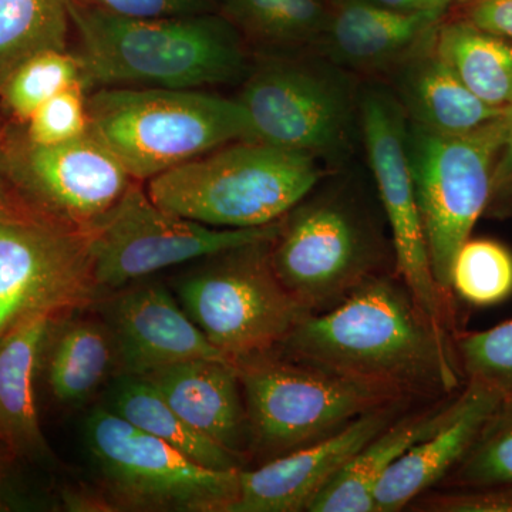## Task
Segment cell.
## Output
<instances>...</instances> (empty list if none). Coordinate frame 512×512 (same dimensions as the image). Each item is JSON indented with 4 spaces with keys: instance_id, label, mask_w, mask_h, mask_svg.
<instances>
[{
    "instance_id": "cell-16",
    "label": "cell",
    "mask_w": 512,
    "mask_h": 512,
    "mask_svg": "<svg viewBox=\"0 0 512 512\" xmlns=\"http://www.w3.org/2000/svg\"><path fill=\"white\" fill-rule=\"evenodd\" d=\"M420 403L393 402L370 410L335 436L241 471L237 503L229 512L309 511L320 491L397 417Z\"/></svg>"
},
{
    "instance_id": "cell-30",
    "label": "cell",
    "mask_w": 512,
    "mask_h": 512,
    "mask_svg": "<svg viewBox=\"0 0 512 512\" xmlns=\"http://www.w3.org/2000/svg\"><path fill=\"white\" fill-rule=\"evenodd\" d=\"M82 82L80 63L67 50H49L30 57L2 86L12 113L28 121L43 103L72 84Z\"/></svg>"
},
{
    "instance_id": "cell-12",
    "label": "cell",
    "mask_w": 512,
    "mask_h": 512,
    "mask_svg": "<svg viewBox=\"0 0 512 512\" xmlns=\"http://www.w3.org/2000/svg\"><path fill=\"white\" fill-rule=\"evenodd\" d=\"M359 123L360 140L375 178L387 229L392 235L396 274L430 319L454 335L460 330L457 298L443 292L431 271L407 154L409 121L384 80H362Z\"/></svg>"
},
{
    "instance_id": "cell-19",
    "label": "cell",
    "mask_w": 512,
    "mask_h": 512,
    "mask_svg": "<svg viewBox=\"0 0 512 512\" xmlns=\"http://www.w3.org/2000/svg\"><path fill=\"white\" fill-rule=\"evenodd\" d=\"M195 430L249 460V430L237 366L195 359L141 376Z\"/></svg>"
},
{
    "instance_id": "cell-25",
    "label": "cell",
    "mask_w": 512,
    "mask_h": 512,
    "mask_svg": "<svg viewBox=\"0 0 512 512\" xmlns=\"http://www.w3.org/2000/svg\"><path fill=\"white\" fill-rule=\"evenodd\" d=\"M220 12L252 55L289 56L319 49L330 5L322 0H220Z\"/></svg>"
},
{
    "instance_id": "cell-28",
    "label": "cell",
    "mask_w": 512,
    "mask_h": 512,
    "mask_svg": "<svg viewBox=\"0 0 512 512\" xmlns=\"http://www.w3.org/2000/svg\"><path fill=\"white\" fill-rule=\"evenodd\" d=\"M457 299L477 308L500 305L512 295V252L501 242L468 238L451 268Z\"/></svg>"
},
{
    "instance_id": "cell-9",
    "label": "cell",
    "mask_w": 512,
    "mask_h": 512,
    "mask_svg": "<svg viewBox=\"0 0 512 512\" xmlns=\"http://www.w3.org/2000/svg\"><path fill=\"white\" fill-rule=\"evenodd\" d=\"M272 239L198 259L174 282L184 311L232 362L278 348L311 315L276 275Z\"/></svg>"
},
{
    "instance_id": "cell-4",
    "label": "cell",
    "mask_w": 512,
    "mask_h": 512,
    "mask_svg": "<svg viewBox=\"0 0 512 512\" xmlns=\"http://www.w3.org/2000/svg\"><path fill=\"white\" fill-rule=\"evenodd\" d=\"M332 173L318 158L242 138L148 180L151 200L215 228H258L284 218Z\"/></svg>"
},
{
    "instance_id": "cell-23",
    "label": "cell",
    "mask_w": 512,
    "mask_h": 512,
    "mask_svg": "<svg viewBox=\"0 0 512 512\" xmlns=\"http://www.w3.org/2000/svg\"><path fill=\"white\" fill-rule=\"evenodd\" d=\"M90 313L92 308L62 313L47 329L39 370L60 406H83L119 376L109 329L96 311Z\"/></svg>"
},
{
    "instance_id": "cell-36",
    "label": "cell",
    "mask_w": 512,
    "mask_h": 512,
    "mask_svg": "<svg viewBox=\"0 0 512 512\" xmlns=\"http://www.w3.org/2000/svg\"><path fill=\"white\" fill-rule=\"evenodd\" d=\"M448 13L512 40V0H460Z\"/></svg>"
},
{
    "instance_id": "cell-32",
    "label": "cell",
    "mask_w": 512,
    "mask_h": 512,
    "mask_svg": "<svg viewBox=\"0 0 512 512\" xmlns=\"http://www.w3.org/2000/svg\"><path fill=\"white\" fill-rule=\"evenodd\" d=\"M84 92L82 82H77L43 103L28 120L30 143L57 146L86 136L90 124Z\"/></svg>"
},
{
    "instance_id": "cell-8",
    "label": "cell",
    "mask_w": 512,
    "mask_h": 512,
    "mask_svg": "<svg viewBox=\"0 0 512 512\" xmlns=\"http://www.w3.org/2000/svg\"><path fill=\"white\" fill-rule=\"evenodd\" d=\"M84 443L104 511L229 512L237 503L241 471L201 466L109 407L87 417Z\"/></svg>"
},
{
    "instance_id": "cell-40",
    "label": "cell",
    "mask_w": 512,
    "mask_h": 512,
    "mask_svg": "<svg viewBox=\"0 0 512 512\" xmlns=\"http://www.w3.org/2000/svg\"><path fill=\"white\" fill-rule=\"evenodd\" d=\"M322 2L328 3V5H333V3L338 2V0H322Z\"/></svg>"
},
{
    "instance_id": "cell-33",
    "label": "cell",
    "mask_w": 512,
    "mask_h": 512,
    "mask_svg": "<svg viewBox=\"0 0 512 512\" xmlns=\"http://www.w3.org/2000/svg\"><path fill=\"white\" fill-rule=\"evenodd\" d=\"M407 510L414 512H512V480L453 490H430Z\"/></svg>"
},
{
    "instance_id": "cell-5",
    "label": "cell",
    "mask_w": 512,
    "mask_h": 512,
    "mask_svg": "<svg viewBox=\"0 0 512 512\" xmlns=\"http://www.w3.org/2000/svg\"><path fill=\"white\" fill-rule=\"evenodd\" d=\"M90 133L137 181L242 138H254L238 99L200 89L101 87L87 97Z\"/></svg>"
},
{
    "instance_id": "cell-14",
    "label": "cell",
    "mask_w": 512,
    "mask_h": 512,
    "mask_svg": "<svg viewBox=\"0 0 512 512\" xmlns=\"http://www.w3.org/2000/svg\"><path fill=\"white\" fill-rule=\"evenodd\" d=\"M15 174L28 201L84 231H92L137 181L90 131L57 146L29 141Z\"/></svg>"
},
{
    "instance_id": "cell-17",
    "label": "cell",
    "mask_w": 512,
    "mask_h": 512,
    "mask_svg": "<svg viewBox=\"0 0 512 512\" xmlns=\"http://www.w3.org/2000/svg\"><path fill=\"white\" fill-rule=\"evenodd\" d=\"M447 13L437 8L402 12L363 0H338L330 5L318 52L362 80H384Z\"/></svg>"
},
{
    "instance_id": "cell-21",
    "label": "cell",
    "mask_w": 512,
    "mask_h": 512,
    "mask_svg": "<svg viewBox=\"0 0 512 512\" xmlns=\"http://www.w3.org/2000/svg\"><path fill=\"white\" fill-rule=\"evenodd\" d=\"M461 389L443 399L413 406L397 417L320 491L308 512H376L373 495L379 481L406 451L453 416Z\"/></svg>"
},
{
    "instance_id": "cell-13",
    "label": "cell",
    "mask_w": 512,
    "mask_h": 512,
    "mask_svg": "<svg viewBox=\"0 0 512 512\" xmlns=\"http://www.w3.org/2000/svg\"><path fill=\"white\" fill-rule=\"evenodd\" d=\"M281 220L258 228L208 227L158 207L136 181L90 231L97 301L171 266L275 238Z\"/></svg>"
},
{
    "instance_id": "cell-31",
    "label": "cell",
    "mask_w": 512,
    "mask_h": 512,
    "mask_svg": "<svg viewBox=\"0 0 512 512\" xmlns=\"http://www.w3.org/2000/svg\"><path fill=\"white\" fill-rule=\"evenodd\" d=\"M453 343L464 379L487 384L501 397H512V319L477 332L460 329Z\"/></svg>"
},
{
    "instance_id": "cell-34",
    "label": "cell",
    "mask_w": 512,
    "mask_h": 512,
    "mask_svg": "<svg viewBox=\"0 0 512 512\" xmlns=\"http://www.w3.org/2000/svg\"><path fill=\"white\" fill-rule=\"evenodd\" d=\"M113 15L137 19L185 18L220 12V0H74Z\"/></svg>"
},
{
    "instance_id": "cell-26",
    "label": "cell",
    "mask_w": 512,
    "mask_h": 512,
    "mask_svg": "<svg viewBox=\"0 0 512 512\" xmlns=\"http://www.w3.org/2000/svg\"><path fill=\"white\" fill-rule=\"evenodd\" d=\"M437 53L471 93L498 110L512 107V40L447 13L433 33Z\"/></svg>"
},
{
    "instance_id": "cell-6",
    "label": "cell",
    "mask_w": 512,
    "mask_h": 512,
    "mask_svg": "<svg viewBox=\"0 0 512 512\" xmlns=\"http://www.w3.org/2000/svg\"><path fill=\"white\" fill-rule=\"evenodd\" d=\"M360 86L359 76L318 50L258 56L237 99L255 140L309 154L335 173L360 140Z\"/></svg>"
},
{
    "instance_id": "cell-3",
    "label": "cell",
    "mask_w": 512,
    "mask_h": 512,
    "mask_svg": "<svg viewBox=\"0 0 512 512\" xmlns=\"http://www.w3.org/2000/svg\"><path fill=\"white\" fill-rule=\"evenodd\" d=\"M326 175L281 220L276 275L303 308L329 311L373 276L396 272L379 212L348 178Z\"/></svg>"
},
{
    "instance_id": "cell-29",
    "label": "cell",
    "mask_w": 512,
    "mask_h": 512,
    "mask_svg": "<svg viewBox=\"0 0 512 512\" xmlns=\"http://www.w3.org/2000/svg\"><path fill=\"white\" fill-rule=\"evenodd\" d=\"M512 480V397H503L476 440L434 490L474 488Z\"/></svg>"
},
{
    "instance_id": "cell-37",
    "label": "cell",
    "mask_w": 512,
    "mask_h": 512,
    "mask_svg": "<svg viewBox=\"0 0 512 512\" xmlns=\"http://www.w3.org/2000/svg\"><path fill=\"white\" fill-rule=\"evenodd\" d=\"M19 458L0 443V511L22 507V495L15 483L16 464Z\"/></svg>"
},
{
    "instance_id": "cell-18",
    "label": "cell",
    "mask_w": 512,
    "mask_h": 512,
    "mask_svg": "<svg viewBox=\"0 0 512 512\" xmlns=\"http://www.w3.org/2000/svg\"><path fill=\"white\" fill-rule=\"evenodd\" d=\"M503 397L487 384L466 380L456 412L393 464L375 490L376 512L407 510L419 495L439 487L476 440Z\"/></svg>"
},
{
    "instance_id": "cell-10",
    "label": "cell",
    "mask_w": 512,
    "mask_h": 512,
    "mask_svg": "<svg viewBox=\"0 0 512 512\" xmlns=\"http://www.w3.org/2000/svg\"><path fill=\"white\" fill-rule=\"evenodd\" d=\"M96 301L92 232L0 187V336L28 316Z\"/></svg>"
},
{
    "instance_id": "cell-22",
    "label": "cell",
    "mask_w": 512,
    "mask_h": 512,
    "mask_svg": "<svg viewBox=\"0 0 512 512\" xmlns=\"http://www.w3.org/2000/svg\"><path fill=\"white\" fill-rule=\"evenodd\" d=\"M46 313L19 320L0 336V443L20 461L53 463L36 403V376L47 329Z\"/></svg>"
},
{
    "instance_id": "cell-15",
    "label": "cell",
    "mask_w": 512,
    "mask_h": 512,
    "mask_svg": "<svg viewBox=\"0 0 512 512\" xmlns=\"http://www.w3.org/2000/svg\"><path fill=\"white\" fill-rule=\"evenodd\" d=\"M92 309L113 338L119 375L144 376L187 360H229L161 282H131L104 295Z\"/></svg>"
},
{
    "instance_id": "cell-11",
    "label": "cell",
    "mask_w": 512,
    "mask_h": 512,
    "mask_svg": "<svg viewBox=\"0 0 512 512\" xmlns=\"http://www.w3.org/2000/svg\"><path fill=\"white\" fill-rule=\"evenodd\" d=\"M507 111L467 134H440L412 123L407 127V154L431 271L453 298L454 256L487 210Z\"/></svg>"
},
{
    "instance_id": "cell-2",
    "label": "cell",
    "mask_w": 512,
    "mask_h": 512,
    "mask_svg": "<svg viewBox=\"0 0 512 512\" xmlns=\"http://www.w3.org/2000/svg\"><path fill=\"white\" fill-rule=\"evenodd\" d=\"M69 13L84 90L242 83L254 63L244 37L221 12L137 19L70 0Z\"/></svg>"
},
{
    "instance_id": "cell-24",
    "label": "cell",
    "mask_w": 512,
    "mask_h": 512,
    "mask_svg": "<svg viewBox=\"0 0 512 512\" xmlns=\"http://www.w3.org/2000/svg\"><path fill=\"white\" fill-rule=\"evenodd\" d=\"M106 407L201 466L220 471H242L249 467L247 457L221 446L190 426L144 377H114Z\"/></svg>"
},
{
    "instance_id": "cell-7",
    "label": "cell",
    "mask_w": 512,
    "mask_h": 512,
    "mask_svg": "<svg viewBox=\"0 0 512 512\" xmlns=\"http://www.w3.org/2000/svg\"><path fill=\"white\" fill-rule=\"evenodd\" d=\"M234 363L247 409L249 467L329 439L370 410L404 400L276 349Z\"/></svg>"
},
{
    "instance_id": "cell-1",
    "label": "cell",
    "mask_w": 512,
    "mask_h": 512,
    "mask_svg": "<svg viewBox=\"0 0 512 512\" xmlns=\"http://www.w3.org/2000/svg\"><path fill=\"white\" fill-rule=\"evenodd\" d=\"M453 336L420 308L396 272H387L335 308L306 316L276 350L400 399L426 403L451 396L466 383Z\"/></svg>"
},
{
    "instance_id": "cell-38",
    "label": "cell",
    "mask_w": 512,
    "mask_h": 512,
    "mask_svg": "<svg viewBox=\"0 0 512 512\" xmlns=\"http://www.w3.org/2000/svg\"><path fill=\"white\" fill-rule=\"evenodd\" d=\"M363 2L372 3L384 9L402 10V12L421 9L420 0H363Z\"/></svg>"
},
{
    "instance_id": "cell-35",
    "label": "cell",
    "mask_w": 512,
    "mask_h": 512,
    "mask_svg": "<svg viewBox=\"0 0 512 512\" xmlns=\"http://www.w3.org/2000/svg\"><path fill=\"white\" fill-rule=\"evenodd\" d=\"M484 217L494 220L512 218V107L507 111V130L495 163L490 201Z\"/></svg>"
},
{
    "instance_id": "cell-27",
    "label": "cell",
    "mask_w": 512,
    "mask_h": 512,
    "mask_svg": "<svg viewBox=\"0 0 512 512\" xmlns=\"http://www.w3.org/2000/svg\"><path fill=\"white\" fill-rule=\"evenodd\" d=\"M70 0H0V89L30 57L66 50Z\"/></svg>"
},
{
    "instance_id": "cell-39",
    "label": "cell",
    "mask_w": 512,
    "mask_h": 512,
    "mask_svg": "<svg viewBox=\"0 0 512 512\" xmlns=\"http://www.w3.org/2000/svg\"><path fill=\"white\" fill-rule=\"evenodd\" d=\"M460 0H420L421 8H437L450 10Z\"/></svg>"
},
{
    "instance_id": "cell-20",
    "label": "cell",
    "mask_w": 512,
    "mask_h": 512,
    "mask_svg": "<svg viewBox=\"0 0 512 512\" xmlns=\"http://www.w3.org/2000/svg\"><path fill=\"white\" fill-rule=\"evenodd\" d=\"M434 29L384 79L409 123L440 134H467L503 116L507 110L478 99L437 53Z\"/></svg>"
}]
</instances>
